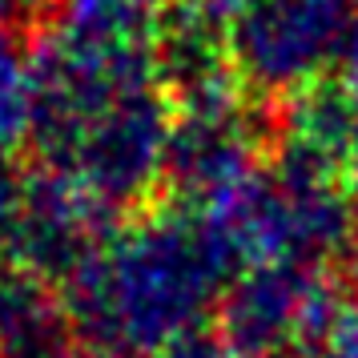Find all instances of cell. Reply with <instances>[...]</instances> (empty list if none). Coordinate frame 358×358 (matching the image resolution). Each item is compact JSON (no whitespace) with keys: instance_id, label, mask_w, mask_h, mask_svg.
Segmentation results:
<instances>
[{"instance_id":"cell-1","label":"cell","mask_w":358,"mask_h":358,"mask_svg":"<svg viewBox=\"0 0 358 358\" xmlns=\"http://www.w3.org/2000/svg\"><path fill=\"white\" fill-rule=\"evenodd\" d=\"M210 290L206 238L157 226L125 242L85 282V314L105 338L153 346L194 318Z\"/></svg>"},{"instance_id":"cell-2","label":"cell","mask_w":358,"mask_h":358,"mask_svg":"<svg viewBox=\"0 0 358 358\" xmlns=\"http://www.w3.org/2000/svg\"><path fill=\"white\" fill-rule=\"evenodd\" d=\"M355 29V0H258L242 20V65L258 81L294 89L342 61Z\"/></svg>"},{"instance_id":"cell-3","label":"cell","mask_w":358,"mask_h":358,"mask_svg":"<svg viewBox=\"0 0 358 358\" xmlns=\"http://www.w3.org/2000/svg\"><path fill=\"white\" fill-rule=\"evenodd\" d=\"M52 334H57L52 314L41 302V290L33 282H20L17 290L0 286V342H4V350L45 358Z\"/></svg>"},{"instance_id":"cell-4","label":"cell","mask_w":358,"mask_h":358,"mask_svg":"<svg viewBox=\"0 0 358 358\" xmlns=\"http://www.w3.org/2000/svg\"><path fill=\"white\" fill-rule=\"evenodd\" d=\"M33 117V89L20 73L17 57L0 45V141L17 137L13 129H20Z\"/></svg>"},{"instance_id":"cell-5","label":"cell","mask_w":358,"mask_h":358,"mask_svg":"<svg viewBox=\"0 0 358 358\" xmlns=\"http://www.w3.org/2000/svg\"><path fill=\"white\" fill-rule=\"evenodd\" d=\"M322 358H358V302L355 306H334L330 322L318 334Z\"/></svg>"},{"instance_id":"cell-6","label":"cell","mask_w":358,"mask_h":358,"mask_svg":"<svg viewBox=\"0 0 358 358\" xmlns=\"http://www.w3.org/2000/svg\"><path fill=\"white\" fill-rule=\"evenodd\" d=\"M342 101H346V109L358 121V29L350 36L346 52H342Z\"/></svg>"},{"instance_id":"cell-7","label":"cell","mask_w":358,"mask_h":358,"mask_svg":"<svg viewBox=\"0 0 358 358\" xmlns=\"http://www.w3.org/2000/svg\"><path fill=\"white\" fill-rule=\"evenodd\" d=\"M346 189H350V201L358 206V145L350 153V165H346Z\"/></svg>"},{"instance_id":"cell-8","label":"cell","mask_w":358,"mask_h":358,"mask_svg":"<svg viewBox=\"0 0 358 358\" xmlns=\"http://www.w3.org/2000/svg\"><path fill=\"white\" fill-rule=\"evenodd\" d=\"M350 274H355V282H358V242L350 245Z\"/></svg>"},{"instance_id":"cell-9","label":"cell","mask_w":358,"mask_h":358,"mask_svg":"<svg viewBox=\"0 0 358 358\" xmlns=\"http://www.w3.org/2000/svg\"><path fill=\"white\" fill-rule=\"evenodd\" d=\"M0 8H8V0H0Z\"/></svg>"}]
</instances>
